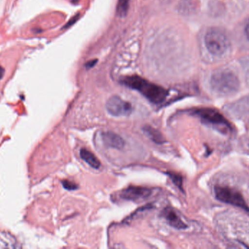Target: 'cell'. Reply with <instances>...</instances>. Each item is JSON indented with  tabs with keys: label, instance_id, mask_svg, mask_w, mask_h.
Returning a JSON list of instances; mask_svg holds the SVG:
<instances>
[{
	"label": "cell",
	"instance_id": "cell-10",
	"mask_svg": "<svg viewBox=\"0 0 249 249\" xmlns=\"http://www.w3.org/2000/svg\"><path fill=\"white\" fill-rule=\"evenodd\" d=\"M80 157L89 164L91 168L99 169L101 167V162L97 157L87 149H82L80 152Z\"/></svg>",
	"mask_w": 249,
	"mask_h": 249
},
{
	"label": "cell",
	"instance_id": "cell-6",
	"mask_svg": "<svg viewBox=\"0 0 249 249\" xmlns=\"http://www.w3.org/2000/svg\"><path fill=\"white\" fill-rule=\"evenodd\" d=\"M107 111L114 116H127L133 113L131 103L118 96H113L108 99L106 104Z\"/></svg>",
	"mask_w": 249,
	"mask_h": 249
},
{
	"label": "cell",
	"instance_id": "cell-9",
	"mask_svg": "<svg viewBox=\"0 0 249 249\" xmlns=\"http://www.w3.org/2000/svg\"><path fill=\"white\" fill-rule=\"evenodd\" d=\"M102 140L107 147L121 150L124 146V141L122 137L112 132H103L101 134Z\"/></svg>",
	"mask_w": 249,
	"mask_h": 249
},
{
	"label": "cell",
	"instance_id": "cell-8",
	"mask_svg": "<svg viewBox=\"0 0 249 249\" xmlns=\"http://www.w3.org/2000/svg\"><path fill=\"white\" fill-rule=\"evenodd\" d=\"M161 216L165 219L168 225L177 230H184L187 225L180 217L179 215L171 207L165 208L161 213Z\"/></svg>",
	"mask_w": 249,
	"mask_h": 249
},
{
	"label": "cell",
	"instance_id": "cell-16",
	"mask_svg": "<svg viewBox=\"0 0 249 249\" xmlns=\"http://www.w3.org/2000/svg\"><path fill=\"white\" fill-rule=\"evenodd\" d=\"M4 75V69L1 66H0V80L2 78Z\"/></svg>",
	"mask_w": 249,
	"mask_h": 249
},
{
	"label": "cell",
	"instance_id": "cell-15",
	"mask_svg": "<svg viewBox=\"0 0 249 249\" xmlns=\"http://www.w3.org/2000/svg\"><path fill=\"white\" fill-rule=\"evenodd\" d=\"M245 34L249 40V19L245 26Z\"/></svg>",
	"mask_w": 249,
	"mask_h": 249
},
{
	"label": "cell",
	"instance_id": "cell-5",
	"mask_svg": "<svg viewBox=\"0 0 249 249\" xmlns=\"http://www.w3.org/2000/svg\"><path fill=\"white\" fill-rule=\"evenodd\" d=\"M214 194L216 200L222 203L232 205L249 212V206L244 195L235 189L228 186H216Z\"/></svg>",
	"mask_w": 249,
	"mask_h": 249
},
{
	"label": "cell",
	"instance_id": "cell-2",
	"mask_svg": "<svg viewBox=\"0 0 249 249\" xmlns=\"http://www.w3.org/2000/svg\"><path fill=\"white\" fill-rule=\"evenodd\" d=\"M210 86L212 90L219 96H231L239 90L240 81L238 76L231 70H219L211 77Z\"/></svg>",
	"mask_w": 249,
	"mask_h": 249
},
{
	"label": "cell",
	"instance_id": "cell-11",
	"mask_svg": "<svg viewBox=\"0 0 249 249\" xmlns=\"http://www.w3.org/2000/svg\"><path fill=\"white\" fill-rule=\"evenodd\" d=\"M143 132H144L146 136L149 137L152 141L158 143V144H161V143L165 142V139L163 138L161 133L158 131V130H155V129L149 127V126L144 127L143 128Z\"/></svg>",
	"mask_w": 249,
	"mask_h": 249
},
{
	"label": "cell",
	"instance_id": "cell-4",
	"mask_svg": "<svg viewBox=\"0 0 249 249\" xmlns=\"http://www.w3.org/2000/svg\"><path fill=\"white\" fill-rule=\"evenodd\" d=\"M193 114L198 117L204 124L213 127L222 133H228L231 130V125L229 121L216 109L198 108L193 111Z\"/></svg>",
	"mask_w": 249,
	"mask_h": 249
},
{
	"label": "cell",
	"instance_id": "cell-12",
	"mask_svg": "<svg viewBox=\"0 0 249 249\" xmlns=\"http://www.w3.org/2000/svg\"><path fill=\"white\" fill-rule=\"evenodd\" d=\"M167 175L171 178L172 182L181 191H183V178L179 174L176 172H167Z\"/></svg>",
	"mask_w": 249,
	"mask_h": 249
},
{
	"label": "cell",
	"instance_id": "cell-1",
	"mask_svg": "<svg viewBox=\"0 0 249 249\" xmlns=\"http://www.w3.org/2000/svg\"><path fill=\"white\" fill-rule=\"evenodd\" d=\"M122 82L127 87L140 92L148 100L156 105L162 103L168 95L164 88L150 83L139 76L124 77Z\"/></svg>",
	"mask_w": 249,
	"mask_h": 249
},
{
	"label": "cell",
	"instance_id": "cell-3",
	"mask_svg": "<svg viewBox=\"0 0 249 249\" xmlns=\"http://www.w3.org/2000/svg\"><path fill=\"white\" fill-rule=\"evenodd\" d=\"M204 41L209 52L216 57L223 55L230 47L229 38L218 28L209 29L205 35Z\"/></svg>",
	"mask_w": 249,
	"mask_h": 249
},
{
	"label": "cell",
	"instance_id": "cell-14",
	"mask_svg": "<svg viewBox=\"0 0 249 249\" xmlns=\"http://www.w3.org/2000/svg\"><path fill=\"white\" fill-rule=\"evenodd\" d=\"M62 185L66 190L72 191V190H76L78 189V186L74 184L72 181H68V180H64L62 181Z\"/></svg>",
	"mask_w": 249,
	"mask_h": 249
},
{
	"label": "cell",
	"instance_id": "cell-7",
	"mask_svg": "<svg viewBox=\"0 0 249 249\" xmlns=\"http://www.w3.org/2000/svg\"><path fill=\"white\" fill-rule=\"evenodd\" d=\"M152 194V190L147 187L130 186L121 192V198L132 202H139L146 200Z\"/></svg>",
	"mask_w": 249,
	"mask_h": 249
},
{
	"label": "cell",
	"instance_id": "cell-13",
	"mask_svg": "<svg viewBox=\"0 0 249 249\" xmlns=\"http://www.w3.org/2000/svg\"><path fill=\"white\" fill-rule=\"evenodd\" d=\"M129 0H118V13L119 16H125L127 14Z\"/></svg>",
	"mask_w": 249,
	"mask_h": 249
}]
</instances>
